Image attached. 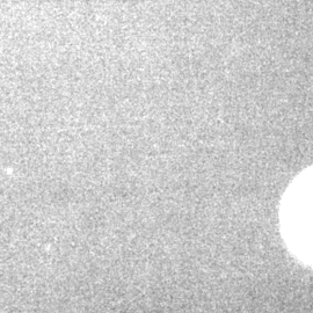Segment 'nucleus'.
I'll return each mask as SVG.
<instances>
[{
    "instance_id": "nucleus-1",
    "label": "nucleus",
    "mask_w": 313,
    "mask_h": 313,
    "mask_svg": "<svg viewBox=\"0 0 313 313\" xmlns=\"http://www.w3.org/2000/svg\"><path fill=\"white\" fill-rule=\"evenodd\" d=\"M283 214L288 240L300 256L313 263V168L293 182Z\"/></svg>"
}]
</instances>
